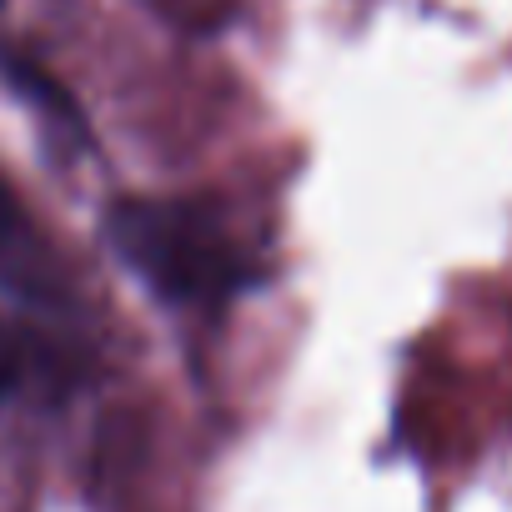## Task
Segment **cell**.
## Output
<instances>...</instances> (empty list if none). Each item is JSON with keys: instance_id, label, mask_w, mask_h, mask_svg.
<instances>
[{"instance_id": "6da1fadb", "label": "cell", "mask_w": 512, "mask_h": 512, "mask_svg": "<svg viewBox=\"0 0 512 512\" xmlns=\"http://www.w3.org/2000/svg\"><path fill=\"white\" fill-rule=\"evenodd\" d=\"M106 231L121 262L166 302H211L246 277V241L211 201H121Z\"/></svg>"}, {"instance_id": "7a4b0ae2", "label": "cell", "mask_w": 512, "mask_h": 512, "mask_svg": "<svg viewBox=\"0 0 512 512\" xmlns=\"http://www.w3.org/2000/svg\"><path fill=\"white\" fill-rule=\"evenodd\" d=\"M31 377V342L0 317V407H11Z\"/></svg>"}, {"instance_id": "3957f363", "label": "cell", "mask_w": 512, "mask_h": 512, "mask_svg": "<svg viewBox=\"0 0 512 512\" xmlns=\"http://www.w3.org/2000/svg\"><path fill=\"white\" fill-rule=\"evenodd\" d=\"M11 226H16V196L6 191V181H0V241L11 236Z\"/></svg>"}]
</instances>
